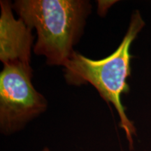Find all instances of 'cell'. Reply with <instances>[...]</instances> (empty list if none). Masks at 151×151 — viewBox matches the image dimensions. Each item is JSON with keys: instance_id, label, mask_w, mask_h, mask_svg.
<instances>
[{"instance_id": "7a4b0ae2", "label": "cell", "mask_w": 151, "mask_h": 151, "mask_svg": "<svg viewBox=\"0 0 151 151\" xmlns=\"http://www.w3.org/2000/svg\"><path fill=\"white\" fill-rule=\"evenodd\" d=\"M144 25L140 13L136 11L123 39L110 55L94 60L74 51L64 66V76L68 84L75 86L91 84L103 99L114 106L120 117L119 125L125 132L131 150L133 149V136L137 135V132L133 122L126 115L121 96L129 91L127 78L131 75L130 46Z\"/></svg>"}, {"instance_id": "6da1fadb", "label": "cell", "mask_w": 151, "mask_h": 151, "mask_svg": "<svg viewBox=\"0 0 151 151\" xmlns=\"http://www.w3.org/2000/svg\"><path fill=\"white\" fill-rule=\"evenodd\" d=\"M13 9L29 28L36 29L34 52L48 65L65 66L82 37L91 5L85 0H17Z\"/></svg>"}, {"instance_id": "277c9868", "label": "cell", "mask_w": 151, "mask_h": 151, "mask_svg": "<svg viewBox=\"0 0 151 151\" xmlns=\"http://www.w3.org/2000/svg\"><path fill=\"white\" fill-rule=\"evenodd\" d=\"M0 17V60L4 65H21L31 67V50L34 36L21 18L13 15L10 1H1Z\"/></svg>"}, {"instance_id": "8992f818", "label": "cell", "mask_w": 151, "mask_h": 151, "mask_svg": "<svg viewBox=\"0 0 151 151\" xmlns=\"http://www.w3.org/2000/svg\"><path fill=\"white\" fill-rule=\"evenodd\" d=\"M42 151H50V150H49V149L48 148H45Z\"/></svg>"}, {"instance_id": "3957f363", "label": "cell", "mask_w": 151, "mask_h": 151, "mask_svg": "<svg viewBox=\"0 0 151 151\" xmlns=\"http://www.w3.org/2000/svg\"><path fill=\"white\" fill-rule=\"evenodd\" d=\"M32 68L4 65L0 73V129L10 135L46 110L48 103L34 87Z\"/></svg>"}, {"instance_id": "5b68a950", "label": "cell", "mask_w": 151, "mask_h": 151, "mask_svg": "<svg viewBox=\"0 0 151 151\" xmlns=\"http://www.w3.org/2000/svg\"><path fill=\"white\" fill-rule=\"evenodd\" d=\"M116 2V1H98V14L104 16L106 14L111 6Z\"/></svg>"}]
</instances>
